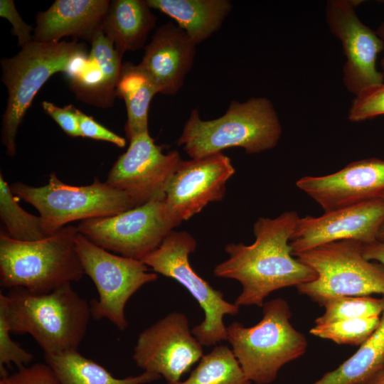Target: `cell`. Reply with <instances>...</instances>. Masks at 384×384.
Here are the masks:
<instances>
[{"mask_svg": "<svg viewBox=\"0 0 384 384\" xmlns=\"http://www.w3.org/2000/svg\"><path fill=\"white\" fill-rule=\"evenodd\" d=\"M362 245L340 240L294 255L316 274L297 287L299 294L320 305L338 297L384 296V265L366 259Z\"/></svg>", "mask_w": 384, "mask_h": 384, "instance_id": "52a82bcc", "label": "cell"}, {"mask_svg": "<svg viewBox=\"0 0 384 384\" xmlns=\"http://www.w3.org/2000/svg\"><path fill=\"white\" fill-rule=\"evenodd\" d=\"M364 257L370 261H376L384 265V241L375 240L362 245Z\"/></svg>", "mask_w": 384, "mask_h": 384, "instance_id": "d590c367", "label": "cell"}, {"mask_svg": "<svg viewBox=\"0 0 384 384\" xmlns=\"http://www.w3.org/2000/svg\"><path fill=\"white\" fill-rule=\"evenodd\" d=\"M384 114V82L361 90L353 99L348 118L354 122Z\"/></svg>", "mask_w": 384, "mask_h": 384, "instance_id": "f546056e", "label": "cell"}, {"mask_svg": "<svg viewBox=\"0 0 384 384\" xmlns=\"http://www.w3.org/2000/svg\"><path fill=\"white\" fill-rule=\"evenodd\" d=\"M203 352L187 316L173 311L139 334L132 358L144 371L159 375L172 383L179 381L200 361Z\"/></svg>", "mask_w": 384, "mask_h": 384, "instance_id": "4fadbf2b", "label": "cell"}, {"mask_svg": "<svg viewBox=\"0 0 384 384\" xmlns=\"http://www.w3.org/2000/svg\"><path fill=\"white\" fill-rule=\"evenodd\" d=\"M85 52V44L76 39L57 43L33 41L14 56L1 60V80L8 92L1 140L9 156L16 154L17 132L35 95L53 75L67 73L75 58Z\"/></svg>", "mask_w": 384, "mask_h": 384, "instance_id": "8992f818", "label": "cell"}, {"mask_svg": "<svg viewBox=\"0 0 384 384\" xmlns=\"http://www.w3.org/2000/svg\"><path fill=\"white\" fill-rule=\"evenodd\" d=\"M376 33L379 36V37L383 40V41L384 43V22L379 26V28H378V31H376ZM380 64H381V67L383 68V73H384V55H383V56L382 58Z\"/></svg>", "mask_w": 384, "mask_h": 384, "instance_id": "8d00e7d4", "label": "cell"}, {"mask_svg": "<svg viewBox=\"0 0 384 384\" xmlns=\"http://www.w3.org/2000/svg\"><path fill=\"white\" fill-rule=\"evenodd\" d=\"M291 317L287 302L276 298L265 302L262 318L255 325L235 321L227 327V341L251 382L272 383L284 365L306 353L307 339L292 326Z\"/></svg>", "mask_w": 384, "mask_h": 384, "instance_id": "5b68a950", "label": "cell"}, {"mask_svg": "<svg viewBox=\"0 0 384 384\" xmlns=\"http://www.w3.org/2000/svg\"><path fill=\"white\" fill-rule=\"evenodd\" d=\"M156 17L143 0H114L103 18L101 28L123 56L142 48Z\"/></svg>", "mask_w": 384, "mask_h": 384, "instance_id": "44dd1931", "label": "cell"}, {"mask_svg": "<svg viewBox=\"0 0 384 384\" xmlns=\"http://www.w3.org/2000/svg\"><path fill=\"white\" fill-rule=\"evenodd\" d=\"M281 135V124L271 101L252 97L243 102L232 100L225 113L212 120L201 119L198 109L193 110L177 144L191 159L231 147L253 154L274 148Z\"/></svg>", "mask_w": 384, "mask_h": 384, "instance_id": "3957f363", "label": "cell"}, {"mask_svg": "<svg viewBox=\"0 0 384 384\" xmlns=\"http://www.w3.org/2000/svg\"><path fill=\"white\" fill-rule=\"evenodd\" d=\"M383 370L384 309L379 327L358 350L311 384H369Z\"/></svg>", "mask_w": 384, "mask_h": 384, "instance_id": "cb8c5ba5", "label": "cell"}, {"mask_svg": "<svg viewBox=\"0 0 384 384\" xmlns=\"http://www.w3.org/2000/svg\"><path fill=\"white\" fill-rule=\"evenodd\" d=\"M381 317L358 318L315 324L309 333L338 344L360 346L377 330Z\"/></svg>", "mask_w": 384, "mask_h": 384, "instance_id": "83f0119b", "label": "cell"}, {"mask_svg": "<svg viewBox=\"0 0 384 384\" xmlns=\"http://www.w3.org/2000/svg\"><path fill=\"white\" fill-rule=\"evenodd\" d=\"M0 16L6 18L12 25L11 33L18 38V46L22 48L33 41V28L23 21L17 11L14 1H0Z\"/></svg>", "mask_w": 384, "mask_h": 384, "instance_id": "e575fe53", "label": "cell"}, {"mask_svg": "<svg viewBox=\"0 0 384 384\" xmlns=\"http://www.w3.org/2000/svg\"><path fill=\"white\" fill-rule=\"evenodd\" d=\"M369 384H384V370Z\"/></svg>", "mask_w": 384, "mask_h": 384, "instance_id": "74e56055", "label": "cell"}, {"mask_svg": "<svg viewBox=\"0 0 384 384\" xmlns=\"http://www.w3.org/2000/svg\"><path fill=\"white\" fill-rule=\"evenodd\" d=\"M110 4L108 0H56L36 15L33 39L57 43L63 37L72 36L90 42L101 28Z\"/></svg>", "mask_w": 384, "mask_h": 384, "instance_id": "ffe728a7", "label": "cell"}, {"mask_svg": "<svg viewBox=\"0 0 384 384\" xmlns=\"http://www.w3.org/2000/svg\"><path fill=\"white\" fill-rule=\"evenodd\" d=\"M181 223L161 199L112 216L80 221L77 228L92 242L107 251L142 260Z\"/></svg>", "mask_w": 384, "mask_h": 384, "instance_id": "8fae6325", "label": "cell"}, {"mask_svg": "<svg viewBox=\"0 0 384 384\" xmlns=\"http://www.w3.org/2000/svg\"><path fill=\"white\" fill-rule=\"evenodd\" d=\"M384 223V201L377 198L324 213L299 218L290 240L293 255L327 243L378 240Z\"/></svg>", "mask_w": 384, "mask_h": 384, "instance_id": "9a60e30c", "label": "cell"}, {"mask_svg": "<svg viewBox=\"0 0 384 384\" xmlns=\"http://www.w3.org/2000/svg\"><path fill=\"white\" fill-rule=\"evenodd\" d=\"M117 96L124 100L127 120L125 132L129 140L133 137L149 132L148 112L153 97L159 90L149 75L138 64H122L116 89Z\"/></svg>", "mask_w": 384, "mask_h": 384, "instance_id": "603a6c76", "label": "cell"}, {"mask_svg": "<svg viewBox=\"0 0 384 384\" xmlns=\"http://www.w3.org/2000/svg\"><path fill=\"white\" fill-rule=\"evenodd\" d=\"M196 246L190 233L174 230L142 261L154 272L177 281L193 297L205 316L191 329L192 334L203 346H211L227 341L223 318L237 314L240 306L226 301L221 291L214 289L193 269L188 257Z\"/></svg>", "mask_w": 384, "mask_h": 384, "instance_id": "9c48e42d", "label": "cell"}, {"mask_svg": "<svg viewBox=\"0 0 384 384\" xmlns=\"http://www.w3.org/2000/svg\"><path fill=\"white\" fill-rule=\"evenodd\" d=\"M299 218L293 210L275 218H260L253 225V243L226 245L228 258L215 267L213 274L240 283L242 291L235 301L238 306L262 307L270 293L316 277L292 253L290 240Z\"/></svg>", "mask_w": 384, "mask_h": 384, "instance_id": "6da1fadb", "label": "cell"}, {"mask_svg": "<svg viewBox=\"0 0 384 384\" xmlns=\"http://www.w3.org/2000/svg\"><path fill=\"white\" fill-rule=\"evenodd\" d=\"M10 330L3 314H0V371L1 377L6 375L4 365L14 364L18 369L27 366L33 355L23 348L10 336Z\"/></svg>", "mask_w": 384, "mask_h": 384, "instance_id": "4dcf8cb0", "label": "cell"}, {"mask_svg": "<svg viewBox=\"0 0 384 384\" xmlns=\"http://www.w3.org/2000/svg\"><path fill=\"white\" fill-rule=\"evenodd\" d=\"M0 314L11 332L28 334L47 355L78 351L92 316L90 304L71 283L46 294L21 287L1 292Z\"/></svg>", "mask_w": 384, "mask_h": 384, "instance_id": "7a4b0ae2", "label": "cell"}, {"mask_svg": "<svg viewBox=\"0 0 384 384\" xmlns=\"http://www.w3.org/2000/svg\"><path fill=\"white\" fill-rule=\"evenodd\" d=\"M44 356L60 384H146L161 378L156 373L144 371L137 375L117 378L102 366L78 351Z\"/></svg>", "mask_w": 384, "mask_h": 384, "instance_id": "d4e9b609", "label": "cell"}, {"mask_svg": "<svg viewBox=\"0 0 384 384\" xmlns=\"http://www.w3.org/2000/svg\"><path fill=\"white\" fill-rule=\"evenodd\" d=\"M77 226L65 225L36 241L16 240L0 233V283L3 287L24 288L46 294L85 274L77 253Z\"/></svg>", "mask_w": 384, "mask_h": 384, "instance_id": "277c9868", "label": "cell"}, {"mask_svg": "<svg viewBox=\"0 0 384 384\" xmlns=\"http://www.w3.org/2000/svg\"><path fill=\"white\" fill-rule=\"evenodd\" d=\"M80 137H87L114 144L120 148L124 147V138L110 131L94 119L77 109Z\"/></svg>", "mask_w": 384, "mask_h": 384, "instance_id": "d6a6232c", "label": "cell"}, {"mask_svg": "<svg viewBox=\"0 0 384 384\" xmlns=\"http://www.w3.org/2000/svg\"><path fill=\"white\" fill-rule=\"evenodd\" d=\"M182 161L173 150L164 153L149 132L129 139L127 150L110 169L105 181L125 193L136 207L165 198L169 183Z\"/></svg>", "mask_w": 384, "mask_h": 384, "instance_id": "7c38bea8", "label": "cell"}, {"mask_svg": "<svg viewBox=\"0 0 384 384\" xmlns=\"http://www.w3.org/2000/svg\"><path fill=\"white\" fill-rule=\"evenodd\" d=\"M357 0H331L326 9L331 32L342 43L346 58L343 82L356 95L362 90L383 82L384 73L376 67L378 54L384 49L383 40L358 18Z\"/></svg>", "mask_w": 384, "mask_h": 384, "instance_id": "5bb4252c", "label": "cell"}, {"mask_svg": "<svg viewBox=\"0 0 384 384\" xmlns=\"http://www.w3.org/2000/svg\"><path fill=\"white\" fill-rule=\"evenodd\" d=\"M167 384H252L242 369L233 350L215 346L203 355L198 366L183 381Z\"/></svg>", "mask_w": 384, "mask_h": 384, "instance_id": "484cf974", "label": "cell"}, {"mask_svg": "<svg viewBox=\"0 0 384 384\" xmlns=\"http://www.w3.org/2000/svg\"><path fill=\"white\" fill-rule=\"evenodd\" d=\"M0 384H60L51 369L46 363H36L25 366L11 375L1 377Z\"/></svg>", "mask_w": 384, "mask_h": 384, "instance_id": "1f68e13d", "label": "cell"}, {"mask_svg": "<svg viewBox=\"0 0 384 384\" xmlns=\"http://www.w3.org/2000/svg\"><path fill=\"white\" fill-rule=\"evenodd\" d=\"M0 218L6 233L11 238L19 241H36L50 235L46 231L40 215L31 214L23 209L16 196L0 174Z\"/></svg>", "mask_w": 384, "mask_h": 384, "instance_id": "4316f807", "label": "cell"}, {"mask_svg": "<svg viewBox=\"0 0 384 384\" xmlns=\"http://www.w3.org/2000/svg\"><path fill=\"white\" fill-rule=\"evenodd\" d=\"M196 46L173 23L157 28L139 65L151 78L159 93L173 95L181 90L192 68Z\"/></svg>", "mask_w": 384, "mask_h": 384, "instance_id": "d6986e66", "label": "cell"}, {"mask_svg": "<svg viewBox=\"0 0 384 384\" xmlns=\"http://www.w3.org/2000/svg\"><path fill=\"white\" fill-rule=\"evenodd\" d=\"M321 306L324 307V312L315 319V324L349 319L381 317L384 302L383 298L371 296H345L327 299Z\"/></svg>", "mask_w": 384, "mask_h": 384, "instance_id": "f1b7e54d", "label": "cell"}, {"mask_svg": "<svg viewBox=\"0 0 384 384\" xmlns=\"http://www.w3.org/2000/svg\"><path fill=\"white\" fill-rule=\"evenodd\" d=\"M41 106L45 111L68 135L80 137L77 108L73 105L59 107L52 102L43 101Z\"/></svg>", "mask_w": 384, "mask_h": 384, "instance_id": "836d02e7", "label": "cell"}, {"mask_svg": "<svg viewBox=\"0 0 384 384\" xmlns=\"http://www.w3.org/2000/svg\"><path fill=\"white\" fill-rule=\"evenodd\" d=\"M87 55H79L65 75L76 97L85 103L107 108L112 107L117 97L122 56L114 43L102 29L94 35Z\"/></svg>", "mask_w": 384, "mask_h": 384, "instance_id": "ac0fdd59", "label": "cell"}, {"mask_svg": "<svg viewBox=\"0 0 384 384\" xmlns=\"http://www.w3.org/2000/svg\"><path fill=\"white\" fill-rule=\"evenodd\" d=\"M296 185L324 212L383 198L384 160L370 158L353 161L334 174L304 176Z\"/></svg>", "mask_w": 384, "mask_h": 384, "instance_id": "e0dca14e", "label": "cell"}, {"mask_svg": "<svg viewBox=\"0 0 384 384\" xmlns=\"http://www.w3.org/2000/svg\"><path fill=\"white\" fill-rule=\"evenodd\" d=\"M383 199L384 201V195L383 196ZM378 240L384 241V223L382 225L381 228L379 232Z\"/></svg>", "mask_w": 384, "mask_h": 384, "instance_id": "f35d334b", "label": "cell"}, {"mask_svg": "<svg viewBox=\"0 0 384 384\" xmlns=\"http://www.w3.org/2000/svg\"><path fill=\"white\" fill-rule=\"evenodd\" d=\"M10 187L16 197L38 211L50 235L71 222L112 216L136 207L125 193L97 178L89 185L72 186L52 173L46 185L36 187L18 181Z\"/></svg>", "mask_w": 384, "mask_h": 384, "instance_id": "ba28073f", "label": "cell"}, {"mask_svg": "<svg viewBox=\"0 0 384 384\" xmlns=\"http://www.w3.org/2000/svg\"><path fill=\"white\" fill-rule=\"evenodd\" d=\"M234 173L230 159L222 152L182 160L166 191L168 209L180 223L188 220L210 203L223 200Z\"/></svg>", "mask_w": 384, "mask_h": 384, "instance_id": "2e32d148", "label": "cell"}, {"mask_svg": "<svg viewBox=\"0 0 384 384\" xmlns=\"http://www.w3.org/2000/svg\"><path fill=\"white\" fill-rule=\"evenodd\" d=\"M75 244L84 272L98 292V299L90 302L92 317L95 320L106 319L119 330H125L128 326L124 314L127 302L142 287L156 281V273L150 272L142 260L107 251L79 232Z\"/></svg>", "mask_w": 384, "mask_h": 384, "instance_id": "30bf717a", "label": "cell"}, {"mask_svg": "<svg viewBox=\"0 0 384 384\" xmlns=\"http://www.w3.org/2000/svg\"><path fill=\"white\" fill-rule=\"evenodd\" d=\"M154 9L174 19L196 44L220 29L232 10L228 0H145Z\"/></svg>", "mask_w": 384, "mask_h": 384, "instance_id": "7402d4cb", "label": "cell"}]
</instances>
